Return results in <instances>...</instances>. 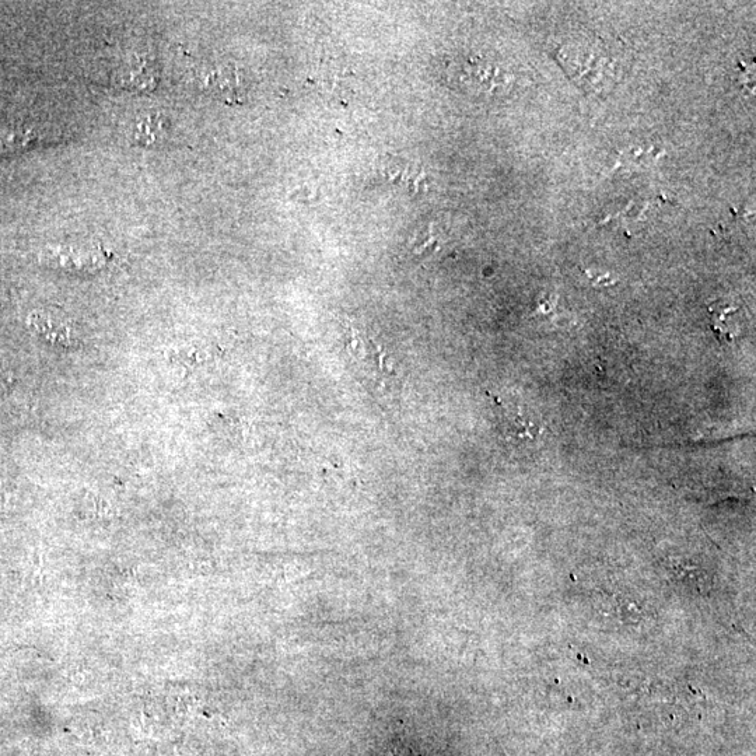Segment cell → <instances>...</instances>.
Returning <instances> with one entry per match:
<instances>
[{"label": "cell", "instance_id": "cell-4", "mask_svg": "<svg viewBox=\"0 0 756 756\" xmlns=\"http://www.w3.org/2000/svg\"><path fill=\"white\" fill-rule=\"evenodd\" d=\"M30 325L42 339L54 345L70 346L75 343L72 324L62 315L37 311L30 315Z\"/></svg>", "mask_w": 756, "mask_h": 756}, {"label": "cell", "instance_id": "cell-3", "mask_svg": "<svg viewBox=\"0 0 756 756\" xmlns=\"http://www.w3.org/2000/svg\"><path fill=\"white\" fill-rule=\"evenodd\" d=\"M496 404L499 406L497 412H499L500 425L507 436L517 440H537L541 436V425L524 406L513 401H500V399H496Z\"/></svg>", "mask_w": 756, "mask_h": 756}, {"label": "cell", "instance_id": "cell-5", "mask_svg": "<svg viewBox=\"0 0 756 756\" xmlns=\"http://www.w3.org/2000/svg\"><path fill=\"white\" fill-rule=\"evenodd\" d=\"M710 328L714 336L721 345H727L735 341L741 334V324L738 321L740 308L731 306V304L716 303L709 306Z\"/></svg>", "mask_w": 756, "mask_h": 756}, {"label": "cell", "instance_id": "cell-2", "mask_svg": "<svg viewBox=\"0 0 756 756\" xmlns=\"http://www.w3.org/2000/svg\"><path fill=\"white\" fill-rule=\"evenodd\" d=\"M559 65L581 89L597 91L604 89L612 79V61L597 45H566L559 48Z\"/></svg>", "mask_w": 756, "mask_h": 756}, {"label": "cell", "instance_id": "cell-6", "mask_svg": "<svg viewBox=\"0 0 756 756\" xmlns=\"http://www.w3.org/2000/svg\"><path fill=\"white\" fill-rule=\"evenodd\" d=\"M206 84L212 87L215 93L222 97H231V103H236L234 98L240 96V79L234 70L231 69H219L210 72V75L206 77Z\"/></svg>", "mask_w": 756, "mask_h": 756}, {"label": "cell", "instance_id": "cell-7", "mask_svg": "<svg viewBox=\"0 0 756 756\" xmlns=\"http://www.w3.org/2000/svg\"><path fill=\"white\" fill-rule=\"evenodd\" d=\"M164 121L161 117H147L139 122L135 129V139L139 145H152L160 136H163Z\"/></svg>", "mask_w": 756, "mask_h": 756}, {"label": "cell", "instance_id": "cell-1", "mask_svg": "<svg viewBox=\"0 0 756 756\" xmlns=\"http://www.w3.org/2000/svg\"><path fill=\"white\" fill-rule=\"evenodd\" d=\"M448 76L458 89L479 96H496L510 86L509 76L495 62L478 55L455 58L448 63Z\"/></svg>", "mask_w": 756, "mask_h": 756}, {"label": "cell", "instance_id": "cell-8", "mask_svg": "<svg viewBox=\"0 0 756 756\" xmlns=\"http://www.w3.org/2000/svg\"><path fill=\"white\" fill-rule=\"evenodd\" d=\"M391 174V178L394 181L401 182V185H405L409 189L420 187V184H425V173L420 170H415V167L409 166V164H394V166L388 167L387 175Z\"/></svg>", "mask_w": 756, "mask_h": 756}]
</instances>
